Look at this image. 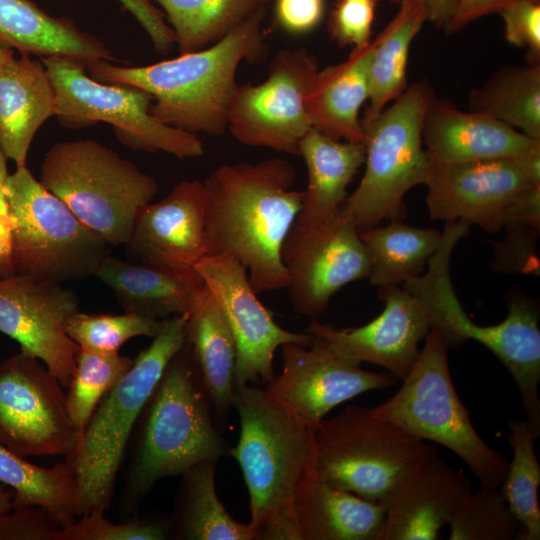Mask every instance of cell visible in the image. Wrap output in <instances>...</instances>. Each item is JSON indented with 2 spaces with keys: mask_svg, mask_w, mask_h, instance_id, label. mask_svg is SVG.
Segmentation results:
<instances>
[{
  "mask_svg": "<svg viewBox=\"0 0 540 540\" xmlns=\"http://www.w3.org/2000/svg\"><path fill=\"white\" fill-rule=\"evenodd\" d=\"M0 483L13 491V507H39L61 528L78 517L75 470L69 455L46 468L0 443Z\"/></svg>",
  "mask_w": 540,
  "mask_h": 540,
  "instance_id": "d6a6232c",
  "label": "cell"
},
{
  "mask_svg": "<svg viewBox=\"0 0 540 540\" xmlns=\"http://www.w3.org/2000/svg\"><path fill=\"white\" fill-rule=\"evenodd\" d=\"M240 434L229 455L249 494L254 540H300L295 503L317 477L316 427L258 385L237 386Z\"/></svg>",
  "mask_w": 540,
  "mask_h": 540,
  "instance_id": "7a4b0ae2",
  "label": "cell"
},
{
  "mask_svg": "<svg viewBox=\"0 0 540 540\" xmlns=\"http://www.w3.org/2000/svg\"><path fill=\"white\" fill-rule=\"evenodd\" d=\"M222 310L236 346L235 388L275 378L274 354L285 343L310 346L313 337L278 325L258 299L247 270L227 256H205L194 266Z\"/></svg>",
  "mask_w": 540,
  "mask_h": 540,
  "instance_id": "9a60e30c",
  "label": "cell"
},
{
  "mask_svg": "<svg viewBox=\"0 0 540 540\" xmlns=\"http://www.w3.org/2000/svg\"><path fill=\"white\" fill-rule=\"evenodd\" d=\"M8 158L0 147V277L14 274L11 262L12 217L6 196Z\"/></svg>",
  "mask_w": 540,
  "mask_h": 540,
  "instance_id": "7dc6e473",
  "label": "cell"
},
{
  "mask_svg": "<svg viewBox=\"0 0 540 540\" xmlns=\"http://www.w3.org/2000/svg\"><path fill=\"white\" fill-rule=\"evenodd\" d=\"M263 16L260 11L216 43L170 60L133 67L94 60L86 63V69L99 82L132 85L150 93L149 112L166 125L195 135L221 136L227 130L240 63L254 62L264 51Z\"/></svg>",
  "mask_w": 540,
  "mask_h": 540,
  "instance_id": "3957f363",
  "label": "cell"
},
{
  "mask_svg": "<svg viewBox=\"0 0 540 540\" xmlns=\"http://www.w3.org/2000/svg\"><path fill=\"white\" fill-rule=\"evenodd\" d=\"M37 357L0 362V443L23 457L67 456L77 446L66 392Z\"/></svg>",
  "mask_w": 540,
  "mask_h": 540,
  "instance_id": "4fadbf2b",
  "label": "cell"
},
{
  "mask_svg": "<svg viewBox=\"0 0 540 540\" xmlns=\"http://www.w3.org/2000/svg\"><path fill=\"white\" fill-rule=\"evenodd\" d=\"M294 311L315 319L345 285L368 278L370 262L359 231L342 207L309 227L293 223L281 249Z\"/></svg>",
  "mask_w": 540,
  "mask_h": 540,
  "instance_id": "5bb4252c",
  "label": "cell"
},
{
  "mask_svg": "<svg viewBox=\"0 0 540 540\" xmlns=\"http://www.w3.org/2000/svg\"><path fill=\"white\" fill-rule=\"evenodd\" d=\"M171 27L180 54L206 48L264 11L269 0H155Z\"/></svg>",
  "mask_w": 540,
  "mask_h": 540,
  "instance_id": "e575fe53",
  "label": "cell"
},
{
  "mask_svg": "<svg viewBox=\"0 0 540 540\" xmlns=\"http://www.w3.org/2000/svg\"><path fill=\"white\" fill-rule=\"evenodd\" d=\"M435 96L431 83L422 79L377 116L361 118L365 171L342 205L359 232L385 219L403 220L406 193L425 183L430 158L423 145L422 125Z\"/></svg>",
  "mask_w": 540,
  "mask_h": 540,
  "instance_id": "52a82bcc",
  "label": "cell"
},
{
  "mask_svg": "<svg viewBox=\"0 0 540 540\" xmlns=\"http://www.w3.org/2000/svg\"><path fill=\"white\" fill-rule=\"evenodd\" d=\"M14 274L62 284L95 275L111 246L36 180L27 166L6 180Z\"/></svg>",
  "mask_w": 540,
  "mask_h": 540,
  "instance_id": "9c48e42d",
  "label": "cell"
},
{
  "mask_svg": "<svg viewBox=\"0 0 540 540\" xmlns=\"http://www.w3.org/2000/svg\"><path fill=\"white\" fill-rule=\"evenodd\" d=\"M295 517L300 540H379L385 507L317 477L297 498Z\"/></svg>",
  "mask_w": 540,
  "mask_h": 540,
  "instance_id": "83f0119b",
  "label": "cell"
},
{
  "mask_svg": "<svg viewBox=\"0 0 540 540\" xmlns=\"http://www.w3.org/2000/svg\"><path fill=\"white\" fill-rule=\"evenodd\" d=\"M143 263L194 268L207 255L206 189L199 180H183L137 215L126 245Z\"/></svg>",
  "mask_w": 540,
  "mask_h": 540,
  "instance_id": "44dd1931",
  "label": "cell"
},
{
  "mask_svg": "<svg viewBox=\"0 0 540 540\" xmlns=\"http://www.w3.org/2000/svg\"><path fill=\"white\" fill-rule=\"evenodd\" d=\"M55 91V116L71 129L98 122L113 127L117 139L134 151L165 152L179 159L201 157L198 135L166 125L149 112L153 96L132 85L99 82L86 65L64 56L41 58Z\"/></svg>",
  "mask_w": 540,
  "mask_h": 540,
  "instance_id": "30bf717a",
  "label": "cell"
},
{
  "mask_svg": "<svg viewBox=\"0 0 540 540\" xmlns=\"http://www.w3.org/2000/svg\"><path fill=\"white\" fill-rule=\"evenodd\" d=\"M133 361L134 359L118 353L101 354L79 349L66 393L78 442L99 403L127 373Z\"/></svg>",
  "mask_w": 540,
  "mask_h": 540,
  "instance_id": "74e56055",
  "label": "cell"
},
{
  "mask_svg": "<svg viewBox=\"0 0 540 540\" xmlns=\"http://www.w3.org/2000/svg\"><path fill=\"white\" fill-rule=\"evenodd\" d=\"M469 110L540 140V63L499 69L471 91Z\"/></svg>",
  "mask_w": 540,
  "mask_h": 540,
  "instance_id": "836d02e7",
  "label": "cell"
},
{
  "mask_svg": "<svg viewBox=\"0 0 540 540\" xmlns=\"http://www.w3.org/2000/svg\"><path fill=\"white\" fill-rule=\"evenodd\" d=\"M55 109L54 87L42 61L20 54L0 63V147L16 167L27 166L33 138Z\"/></svg>",
  "mask_w": 540,
  "mask_h": 540,
  "instance_id": "cb8c5ba5",
  "label": "cell"
},
{
  "mask_svg": "<svg viewBox=\"0 0 540 540\" xmlns=\"http://www.w3.org/2000/svg\"><path fill=\"white\" fill-rule=\"evenodd\" d=\"M218 459L201 461L181 476L171 520V538L180 540H254L251 523L235 520L218 498Z\"/></svg>",
  "mask_w": 540,
  "mask_h": 540,
  "instance_id": "f546056e",
  "label": "cell"
},
{
  "mask_svg": "<svg viewBox=\"0 0 540 540\" xmlns=\"http://www.w3.org/2000/svg\"><path fill=\"white\" fill-rule=\"evenodd\" d=\"M504 23V38L527 50L530 64L540 62V4L537 0L512 3L498 12Z\"/></svg>",
  "mask_w": 540,
  "mask_h": 540,
  "instance_id": "7bdbcfd3",
  "label": "cell"
},
{
  "mask_svg": "<svg viewBox=\"0 0 540 540\" xmlns=\"http://www.w3.org/2000/svg\"><path fill=\"white\" fill-rule=\"evenodd\" d=\"M95 276L125 312L155 320L188 314L205 283L195 268L133 263L108 255Z\"/></svg>",
  "mask_w": 540,
  "mask_h": 540,
  "instance_id": "603a6c76",
  "label": "cell"
},
{
  "mask_svg": "<svg viewBox=\"0 0 540 540\" xmlns=\"http://www.w3.org/2000/svg\"><path fill=\"white\" fill-rule=\"evenodd\" d=\"M296 171L281 158L222 165L204 181L206 256H227L247 270L256 293L286 289L283 242L295 222L303 191Z\"/></svg>",
  "mask_w": 540,
  "mask_h": 540,
  "instance_id": "6da1fadb",
  "label": "cell"
},
{
  "mask_svg": "<svg viewBox=\"0 0 540 540\" xmlns=\"http://www.w3.org/2000/svg\"><path fill=\"white\" fill-rule=\"evenodd\" d=\"M468 478L426 445L383 499L379 540H436L462 501L471 494Z\"/></svg>",
  "mask_w": 540,
  "mask_h": 540,
  "instance_id": "ffe728a7",
  "label": "cell"
},
{
  "mask_svg": "<svg viewBox=\"0 0 540 540\" xmlns=\"http://www.w3.org/2000/svg\"><path fill=\"white\" fill-rule=\"evenodd\" d=\"M376 4L377 0H340L329 18L331 38L353 48L369 43Z\"/></svg>",
  "mask_w": 540,
  "mask_h": 540,
  "instance_id": "b9f144b4",
  "label": "cell"
},
{
  "mask_svg": "<svg viewBox=\"0 0 540 540\" xmlns=\"http://www.w3.org/2000/svg\"><path fill=\"white\" fill-rule=\"evenodd\" d=\"M14 56V51L0 50V63Z\"/></svg>",
  "mask_w": 540,
  "mask_h": 540,
  "instance_id": "816d5d0a",
  "label": "cell"
},
{
  "mask_svg": "<svg viewBox=\"0 0 540 540\" xmlns=\"http://www.w3.org/2000/svg\"><path fill=\"white\" fill-rule=\"evenodd\" d=\"M502 230L504 238L494 245L493 269L539 276L540 185L530 187L511 204Z\"/></svg>",
  "mask_w": 540,
  "mask_h": 540,
  "instance_id": "8d00e7d4",
  "label": "cell"
},
{
  "mask_svg": "<svg viewBox=\"0 0 540 540\" xmlns=\"http://www.w3.org/2000/svg\"><path fill=\"white\" fill-rule=\"evenodd\" d=\"M307 168V186L294 222L309 227L332 218L344 204L347 187L365 161L364 143L334 140L311 129L298 148Z\"/></svg>",
  "mask_w": 540,
  "mask_h": 540,
  "instance_id": "4316f807",
  "label": "cell"
},
{
  "mask_svg": "<svg viewBox=\"0 0 540 540\" xmlns=\"http://www.w3.org/2000/svg\"><path fill=\"white\" fill-rule=\"evenodd\" d=\"M392 2H395V3H400L402 0H390Z\"/></svg>",
  "mask_w": 540,
  "mask_h": 540,
  "instance_id": "f5cc1de1",
  "label": "cell"
},
{
  "mask_svg": "<svg viewBox=\"0 0 540 540\" xmlns=\"http://www.w3.org/2000/svg\"><path fill=\"white\" fill-rule=\"evenodd\" d=\"M461 0H428L429 20L439 28H445Z\"/></svg>",
  "mask_w": 540,
  "mask_h": 540,
  "instance_id": "681fc988",
  "label": "cell"
},
{
  "mask_svg": "<svg viewBox=\"0 0 540 540\" xmlns=\"http://www.w3.org/2000/svg\"><path fill=\"white\" fill-rule=\"evenodd\" d=\"M165 320V319H164ZM164 320L137 314H86L77 311L66 322V334L82 349L114 354L129 339L138 336L155 337Z\"/></svg>",
  "mask_w": 540,
  "mask_h": 540,
  "instance_id": "ab89813d",
  "label": "cell"
},
{
  "mask_svg": "<svg viewBox=\"0 0 540 540\" xmlns=\"http://www.w3.org/2000/svg\"><path fill=\"white\" fill-rule=\"evenodd\" d=\"M110 246L126 245L138 213L157 194V181L95 139L57 142L39 180Z\"/></svg>",
  "mask_w": 540,
  "mask_h": 540,
  "instance_id": "8992f818",
  "label": "cell"
},
{
  "mask_svg": "<svg viewBox=\"0 0 540 540\" xmlns=\"http://www.w3.org/2000/svg\"><path fill=\"white\" fill-rule=\"evenodd\" d=\"M210 401L189 343L172 358L137 424L121 512L135 511L163 478L229 455L211 417Z\"/></svg>",
  "mask_w": 540,
  "mask_h": 540,
  "instance_id": "277c9868",
  "label": "cell"
},
{
  "mask_svg": "<svg viewBox=\"0 0 540 540\" xmlns=\"http://www.w3.org/2000/svg\"><path fill=\"white\" fill-rule=\"evenodd\" d=\"M186 340L187 314L165 319L151 344L93 412L69 454L75 470L78 517L108 508L132 431L166 367Z\"/></svg>",
  "mask_w": 540,
  "mask_h": 540,
  "instance_id": "5b68a950",
  "label": "cell"
},
{
  "mask_svg": "<svg viewBox=\"0 0 540 540\" xmlns=\"http://www.w3.org/2000/svg\"><path fill=\"white\" fill-rule=\"evenodd\" d=\"M395 17L373 40L369 65L368 107L363 118L380 114L408 87L407 67L411 44L429 20L428 0H402Z\"/></svg>",
  "mask_w": 540,
  "mask_h": 540,
  "instance_id": "1f68e13d",
  "label": "cell"
},
{
  "mask_svg": "<svg viewBox=\"0 0 540 540\" xmlns=\"http://www.w3.org/2000/svg\"><path fill=\"white\" fill-rule=\"evenodd\" d=\"M372 407L349 405L316 427L320 479L363 499L382 502L426 447Z\"/></svg>",
  "mask_w": 540,
  "mask_h": 540,
  "instance_id": "8fae6325",
  "label": "cell"
},
{
  "mask_svg": "<svg viewBox=\"0 0 540 540\" xmlns=\"http://www.w3.org/2000/svg\"><path fill=\"white\" fill-rule=\"evenodd\" d=\"M0 50L39 56H64L86 65L114 61L104 43L68 18L55 17L31 0H0Z\"/></svg>",
  "mask_w": 540,
  "mask_h": 540,
  "instance_id": "d4e9b609",
  "label": "cell"
},
{
  "mask_svg": "<svg viewBox=\"0 0 540 540\" xmlns=\"http://www.w3.org/2000/svg\"><path fill=\"white\" fill-rule=\"evenodd\" d=\"M78 307L76 293L61 284L18 274L0 277V332L41 360L64 388L80 349L65 325Z\"/></svg>",
  "mask_w": 540,
  "mask_h": 540,
  "instance_id": "e0dca14e",
  "label": "cell"
},
{
  "mask_svg": "<svg viewBox=\"0 0 540 540\" xmlns=\"http://www.w3.org/2000/svg\"><path fill=\"white\" fill-rule=\"evenodd\" d=\"M60 529L39 507H12L0 513V540H57Z\"/></svg>",
  "mask_w": 540,
  "mask_h": 540,
  "instance_id": "ee69618b",
  "label": "cell"
},
{
  "mask_svg": "<svg viewBox=\"0 0 540 540\" xmlns=\"http://www.w3.org/2000/svg\"><path fill=\"white\" fill-rule=\"evenodd\" d=\"M187 342L217 419L224 423L235 393V341L216 299L204 288L187 314Z\"/></svg>",
  "mask_w": 540,
  "mask_h": 540,
  "instance_id": "f1b7e54d",
  "label": "cell"
},
{
  "mask_svg": "<svg viewBox=\"0 0 540 540\" xmlns=\"http://www.w3.org/2000/svg\"><path fill=\"white\" fill-rule=\"evenodd\" d=\"M508 427L507 442L513 456L499 488L520 524L523 539L539 540L540 464L534 445L538 436L527 420H510Z\"/></svg>",
  "mask_w": 540,
  "mask_h": 540,
  "instance_id": "d590c367",
  "label": "cell"
},
{
  "mask_svg": "<svg viewBox=\"0 0 540 540\" xmlns=\"http://www.w3.org/2000/svg\"><path fill=\"white\" fill-rule=\"evenodd\" d=\"M374 42L353 48L346 60L317 72L309 95L312 128L334 140L363 143L359 116L369 95Z\"/></svg>",
  "mask_w": 540,
  "mask_h": 540,
  "instance_id": "484cf974",
  "label": "cell"
},
{
  "mask_svg": "<svg viewBox=\"0 0 540 540\" xmlns=\"http://www.w3.org/2000/svg\"><path fill=\"white\" fill-rule=\"evenodd\" d=\"M422 140L429 158L444 163L520 159L540 146L539 139L436 96L424 116Z\"/></svg>",
  "mask_w": 540,
  "mask_h": 540,
  "instance_id": "7402d4cb",
  "label": "cell"
},
{
  "mask_svg": "<svg viewBox=\"0 0 540 540\" xmlns=\"http://www.w3.org/2000/svg\"><path fill=\"white\" fill-rule=\"evenodd\" d=\"M281 354L282 371L264 389L315 427L339 404L393 384L391 377L364 370L314 339L308 347L285 343Z\"/></svg>",
  "mask_w": 540,
  "mask_h": 540,
  "instance_id": "d6986e66",
  "label": "cell"
},
{
  "mask_svg": "<svg viewBox=\"0 0 540 540\" xmlns=\"http://www.w3.org/2000/svg\"><path fill=\"white\" fill-rule=\"evenodd\" d=\"M382 312L365 325L338 329L313 319L305 332L332 354L359 364L371 363L403 380L431 330L421 300L403 286L378 290Z\"/></svg>",
  "mask_w": 540,
  "mask_h": 540,
  "instance_id": "ac0fdd59",
  "label": "cell"
},
{
  "mask_svg": "<svg viewBox=\"0 0 540 540\" xmlns=\"http://www.w3.org/2000/svg\"><path fill=\"white\" fill-rule=\"evenodd\" d=\"M13 491L0 483V513L13 507Z\"/></svg>",
  "mask_w": 540,
  "mask_h": 540,
  "instance_id": "f907efd6",
  "label": "cell"
},
{
  "mask_svg": "<svg viewBox=\"0 0 540 540\" xmlns=\"http://www.w3.org/2000/svg\"><path fill=\"white\" fill-rule=\"evenodd\" d=\"M366 249L370 283L378 289L400 287L424 272L438 250L442 231L420 228L392 219L359 232Z\"/></svg>",
  "mask_w": 540,
  "mask_h": 540,
  "instance_id": "4dcf8cb0",
  "label": "cell"
},
{
  "mask_svg": "<svg viewBox=\"0 0 540 540\" xmlns=\"http://www.w3.org/2000/svg\"><path fill=\"white\" fill-rule=\"evenodd\" d=\"M144 29L159 54H167L175 45V35L164 13L151 0H117Z\"/></svg>",
  "mask_w": 540,
  "mask_h": 540,
  "instance_id": "f6af8a7d",
  "label": "cell"
},
{
  "mask_svg": "<svg viewBox=\"0 0 540 540\" xmlns=\"http://www.w3.org/2000/svg\"><path fill=\"white\" fill-rule=\"evenodd\" d=\"M324 9V0H275V20L290 34H306L319 25Z\"/></svg>",
  "mask_w": 540,
  "mask_h": 540,
  "instance_id": "bcb514c9",
  "label": "cell"
},
{
  "mask_svg": "<svg viewBox=\"0 0 540 540\" xmlns=\"http://www.w3.org/2000/svg\"><path fill=\"white\" fill-rule=\"evenodd\" d=\"M518 1L522 0H461L444 29L448 34L455 33L478 18L499 12L506 6Z\"/></svg>",
  "mask_w": 540,
  "mask_h": 540,
  "instance_id": "c3c4849f",
  "label": "cell"
},
{
  "mask_svg": "<svg viewBox=\"0 0 540 540\" xmlns=\"http://www.w3.org/2000/svg\"><path fill=\"white\" fill-rule=\"evenodd\" d=\"M60 529L57 540H165L171 538V520L144 516L123 523H113L101 510L92 511Z\"/></svg>",
  "mask_w": 540,
  "mask_h": 540,
  "instance_id": "60d3db41",
  "label": "cell"
},
{
  "mask_svg": "<svg viewBox=\"0 0 540 540\" xmlns=\"http://www.w3.org/2000/svg\"><path fill=\"white\" fill-rule=\"evenodd\" d=\"M318 71L306 49L277 52L263 82L238 85L227 129L244 145L298 155L301 139L312 129L308 95Z\"/></svg>",
  "mask_w": 540,
  "mask_h": 540,
  "instance_id": "7c38bea8",
  "label": "cell"
},
{
  "mask_svg": "<svg viewBox=\"0 0 540 540\" xmlns=\"http://www.w3.org/2000/svg\"><path fill=\"white\" fill-rule=\"evenodd\" d=\"M424 185L432 219L463 221L487 233H497L511 204L540 183L530 177L521 159L457 163L430 159Z\"/></svg>",
  "mask_w": 540,
  "mask_h": 540,
  "instance_id": "2e32d148",
  "label": "cell"
},
{
  "mask_svg": "<svg viewBox=\"0 0 540 540\" xmlns=\"http://www.w3.org/2000/svg\"><path fill=\"white\" fill-rule=\"evenodd\" d=\"M400 389L373 412L412 436L437 442L460 457L481 487L499 488L508 459L478 435L451 379L448 349L431 329Z\"/></svg>",
  "mask_w": 540,
  "mask_h": 540,
  "instance_id": "ba28073f",
  "label": "cell"
},
{
  "mask_svg": "<svg viewBox=\"0 0 540 540\" xmlns=\"http://www.w3.org/2000/svg\"><path fill=\"white\" fill-rule=\"evenodd\" d=\"M448 525L449 540H511L521 529L502 491L489 487L471 492Z\"/></svg>",
  "mask_w": 540,
  "mask_h": 540,
  "instance_id": "f35d334b",
  "label": "cell"
}]
</instances>
